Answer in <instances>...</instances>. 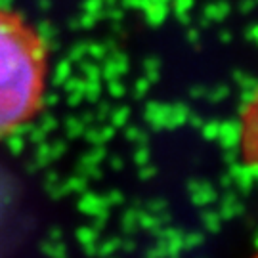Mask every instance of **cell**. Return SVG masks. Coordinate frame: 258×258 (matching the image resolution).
I'll return each mask as SVG.
<instances>
[{
    "instance_id": "1",
    "label": "cell",
    "mask_w": 258,
    "mask_h": 258,
    "mask_svg": "<svg viewBox=\"0 0 258 258\" xmlns=\"http://www.w3.org/2000/svg\"><path fill=\"white\" fill-rule=\"evenodd\" d=\"M50 81V48L42 31L0 2V142L40 115Z\"/></svg>"
},
{
    "instance_id": "2",
    "label": "cell",
    "mask_w": 258,
    "mask_h": 258,
    "mask_svg": "<svg viewBox=\"0 0 258 258\" xmlns=\"http://www.w3.org/2000/svg\"><path fill=\"white\" fill-rule=\"evenodd\" d=\"M237 148L241 161L250 170L258 172V84L239 111Z\"/></svg>"
},
{
    "instance_id": "3",
    "label": "cell",
    "mask_w": 258,
    "mask_h": 258,
    "mask_svg": "<svg viewBox=\"0 0 258 258\" xmlns=\"http://www.w3.org/2000/svg\"><path fill=\"white\" fill-rule=\"evenodd\" d=\"M252 258H258V249L254 250V254H252Z\"/></svg>"
}]
</instances>
